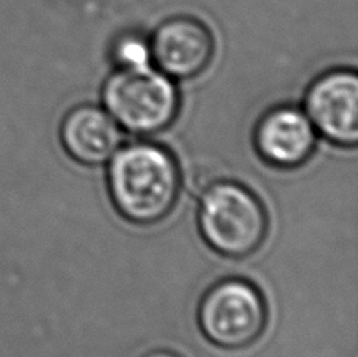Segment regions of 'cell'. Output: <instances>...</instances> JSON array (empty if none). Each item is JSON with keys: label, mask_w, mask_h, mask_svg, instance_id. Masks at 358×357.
Instances as JSON below:
<instances>
[{"label": "cell", "mask_w": 358, "mask_h": 357, "mask_svg": "<svg viewBox=\"0 0 358 357\" xmlns=\"http://www.w3.org/2000/svg\"><path fill=\"white\" fill-rule=\"evenodd\" d=\"M182 175L173 155L152 142L120 148L107 172L108 194L117 211L137 225H152L175 208Z\"/></svg>", "instance_id": "1"}, {"label": "cell", "mask_w": 358, "mask_h": 357, "mask_svg": "<svg viewBox=\"0 0 358 357\" xmlns=\"http://www.w3.org/2000/svg\"><path fill=\"white\" fill-rule=\"evenodd\" d=\"M198 228L214 252L244 258L264 242L268 218L263 202L244 184L214 181L201 192Z\"/></svg>", "instance_id": "2"}, {"label": "cell", "mask_w": 358, "mask_h": 357, "mask_svg": "<svg viewBox=\"0 0 358 357\" xmlns=\"http://www.w3.org/2000/svg\"><path fill=\"white\" fill-rule=\"evenodd\" d=\"M106 109L117 125L136 136H152L173 123L179 111L178 88L150 66L120 68L102 90Z\"/></svg>", "instance_id": "3"}, {"label": "cell", "mask_w": 358, "mask_h": 357, "mask_svg": "<svg viewBox=\"0 0 358 357\" xmlns=\"http://www.w3.org/2000/svg\"><path fill=\"white\" fill-rule=\"evenodd\" d=\"M204 337L223 349L250 346L264 332L267 305L263 295L244 279H223L210 286L198 307Z\"/></svg>", "instance_id": "4"}, {"label": "cell", "mask_w": 358, "mask_h": 357, "mask_svg": "<svg viewBox=\"0 0 358 357\" xmlns=\"http://www.w3.org/2000/svg\"><path fill=\"white\" fill-rule=\"evenodd\" d=\"M305 113L324 139L343 148L358 142V78L350 69L329 71L306 90Z\"/></svg>", "instance_id": "5"}, {"label": "cell", "mask_w": 358, "mask_h": 357, "mask_svg": "<svg viewBox=\"0 0 358 357\" xmlns=\"http://www.w3.org/2000/svg\"><path fill=\"white\" fill-rule=\"evenodd\" d=\"M255 148L275 169H296L311 158L317 136L305 111L292 104L268 109L255 126Z\"/></svg>", "instance_id": "6"}, {"label": "cell", "mask_w": 358, "mask_h": 357, "mask_svg": "<svg viewBox=\"0 0 358 357\" xmlns=\"http://www.w3.org/2000/svg\"><path fill=\"white\" fill-rule=\"evenodd\" d=\"M150 50L164 74L190 79L208 68L214 41L206 25L196 19L173 18L156 30Z\"/></svg>", "instance_id": "7"}, {"label": "cell", "mask_w": 358, "mask_h": 357, "mask_svg": "<svg viewBox=\"0 0 358 357\" xmlns=\"http://www.w3.org/2000/svg\"><path fill=\"white\" fill-rule=\"evenodd\" d=\"M60 139L74 161L101 165L112 159L121 142V131L108 112L93 104L69 111L62 121Z\"/></svg>", "instance_id": "8"}, {"label": "cell", "mask_w": 358, "mask_h": 357, "mask_svg": "<svg viewBox=\"0 0 358 357\" xmlns=\"http://www.w3.org/2000/svg\"><path fill=\"white\" fill-rule=\"evenodd\" d=\"M115 62L118 63L120 68H138L148 66L151 59L150 46L138 40L136 36L121 38L113 49Z\"/></svg>", "instance_id": "9"}, {"label": "cell", "mask_w": 358, "mask_h": 357, "mask_svg": "<svg viewBox=\"0 0 358 357\" xmlns=\"http://www.w3.org/2000/svg\"><path fill=\"white\" fill-rule=\"evenodd\" d=\"M143 357H182V356H179L175 351H170V349H156V351H151L148 354H145Z\"/></svg>", "instance_id": "10"}]
</instances>
